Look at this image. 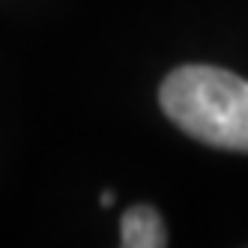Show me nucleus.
Segmentation results:
<instances>
[{
  "instance_id": "nucleus-2",
  "label": "nucleus",
  "mask_w": 248,
  "mask_h": 248,
  "mask_svg": "<svg viewBox=\"0 0 248 248\" xmlns=\"http://www.w3.org/2000/svg\"><path fill=\"white\" fill-rule=\"evenodd\" d=\"M120 242L123 248H165L168 230L162 216L153 206H132L120 221Z\"/></svg>"
},
{
  "instance_id": "nucleus-1",
  "label": "nucleus",
  "mask_w": 248,
  "mask_h": 248,
  "mask_svg": "<svg viewBox=\"0 0 248 248\" xmlns=\"http://www.w3.org/2000/svg\"><path fill=\"white\" fill-rule=\"evenodd\" d=\"M162 111L194 140L248 153V81L218 66H180L162 81Z\"/></svg>"
},
{
  "instance_id": "nucleus-3",
  "label": "nucleus",
  "mask_w": 248,
  "mask_h": 248,
  "mask_svg": "<svg viewBox=\"0 0 248 248\" xmlns=\"http://www.w3.org/2000/svg\"><path fill=\"white\" fill-rule=\"evenodd\" d=\"M99 203H102V206H114V194H111V191H105L102 198H99Z\"/></svg>"
}]
</instances>
